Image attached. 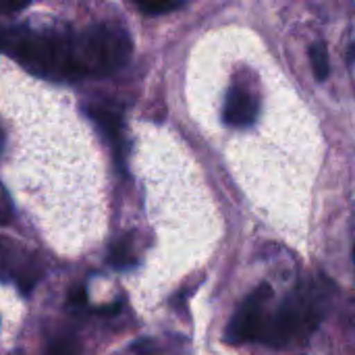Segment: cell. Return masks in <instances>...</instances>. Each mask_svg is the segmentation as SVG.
Returning <instances> with one entry per match:
<instances>
[{"instance_id":"obj_1","label":"cell","mask_w":355,"mask_h":355,"mask_svg":"<svg viewBox=\"0 0 355 355\" xmlns=\"http://www.w3.org/2000/svg\"><path fill=\"white\" fill-rule=\"evenodd\" d=\"M0 52L12 56L31 75L50 81L85 79L81 60V35L69 29H0Z\"/></svg>"},{"instance_id":"obj_2","label":"cell","mask_w":355,"mask_h":355,"mask_svg":"<svg viewBox=\"0 0 355 355\" xmlns=\"http://www.w3.org/2000/svg\"><path fill=\"white\" fill-rule=\"evenodd\" d=\"M85 79L108 77L123 69L133 52L131 37L125 27L116 23H96L81 29Z\"/></svg>"},{"instance_id":"obj_3","label":"cell","mask_w":355,"mask_h":355,"mask_svg":"<svg viewBox=\"0 0 355 355\" xmlns=\"http://www.w3.org/2000/svg\"><path fill=\"white\" fill-rule=\"evenodd\" d=\"M318 318L320 310L316 300L306 289H300L283 302L272 318H266L260 341L272 347H285L295 335L314 329Z\"/></svg>"},{"instance_id":"obj_4","label":"cell","mask_w":355,"mask_h":355,"mask_svg":"<svg viewBox=\"0 0 355 355\" xmlns=\"http://www.w3.org/2000/svg\"><path fill=\"white\" fill-rule=\"evenodd\" d=\"M268 300H272V287L270 285H260L235 312L229 329H227V341L229 343H248L262 337L264 331V306L268 304Z\"/></svg>"},{"instance_id":"obj_5","label":"cell","mask_w":355,"mask_h":355,"mask_svg":"<svg viewBox=\"0 0 355 355\" xmlns=\"http://www.w3.org/2000/svg\"><path fill=\"white\" fill-rule=\"evenodd\" d=\"M258 104L254 96L241 87H231L225 100L223 119L231 127H250L256 121Z\"/></svg>"},{"instance_id":"obj_6","label":"cell","mask_w":355,"mask_h":355,"mask_svg":"<svg viewBox=\"0 0 355 355\" xmlns=\"http://www.w3.org/2000/svg\"><path fill=\"white\" fill-rule=\"evenodd\" d=\"M85 110H87V116H92L96 121V125L104 131V135L108 137L112 148L121 150V139H123L121 110H116L114 106H106V104H92Z\"/></svg>"},{"instance_id":"obj_7","label":"cell","mask_w":355,"mask_h":355,"mask_svg":"<svg viewBox=\"0 0 355 355\" xmlns=\"http://www.w3.org/2000/svg\"><path fill=\"white\" fill-rule=\"evenodd\" d=\"M108 264H110L112 268H129V266L135 264L131 237H123V239H119V241L110 248Z\"/></svg>"},{"instance_id":"obj_8","label":"cell","mask_w":355,"mask_h":355,"mask_svg":"<svg viewBox=\"0 0 355 355\" xmlns=\"http://www.w3.org/2000/svg\"><path fill=\"white\" fill-rule=\"evenodd\" d=\"M310 62H312L314 77L318 81H324L329 77V73H331V60H329L327 46L322 42L312 44V48H310Z\"/></svg>"},{"instance_id":"obj_9","label":"cell","mask_w":355,"mask_h":355,"mask_svg":"<svg viewBox=\"0 0 355 355\" xmlns=\"http://www.w3.org/2000/svg\"><path fill=\"white\" fill-rule=\"evenodd\" d=\"M183 2L179 0H148V2H137V8L146 15H164L171 10L181 8Z\"/></svg>"},{"instance_id":"obj_10","label":"cell","mask_w":355,"mask_h":355,"mask_svg":"<svg viewBox=\"0 0 355 355\" xmlns=\"http://www.w3.org/2000/svg\"><path fill=\"white\" fill-rule=\"evenodd\" d=\"M46 355H79V345L73 337H60L50 343Z\"/></svg>"},{"instance_id":"obj_11","label":"cell","mask_w":355,"mask_h":355,"mask_svg":"<svg viewBox=\"0 0 355 355\" xmlns=\"http://www.w3.org/2000/svg\"><path fill=\"white\" fill-rule=\"evenodd\" d=\"M25 6H27V2H0V15L15 12V10H21Z\"/></svg>"},{"instance_id":"obj_12","label":"cell","mask_w":355,"mask_h":355,"mask_svg":"<svg viewBox=\"0 0 355 355\" xmlns=\"http://www.w3.org/2000/svg\"><path fill=\"white\" fill-rule=\"evenodd\" d=\"M8 214H10V206H8V200L4 198V193L0 191V225H4L8 220Z\"/></svg>"},{"instance_id":"obj_13","label":"cell","mask_w":355,"mask_h":355,"mask_svg":"<svg viewBox=\"0 0 355 355\" xmlns=\"http://www.w3.org/2000/svg\"><path fill=\"white\" fill-rule=\"evenodd\" d=\"M71 302H73V304H85V291H83V289H75V291L71 293Z\"/></svg>"},{"instance_id":"obj_14","label":"cell","mask_w":355,"mask_h":355,"mask_svg":"<svg viewBox=\"0 0 355 355\" xmlns=\"http://www.w3.org/2000/svg\"><path fill=\"white\" fill-rule=\"evenodd\" d=\"M0 150H2V133H0Z\"/></svg>"},{"instance_id":"obj_15","label":"cell","mask_w":355,"mask_h":355,"mask_svg":"<svg viewBox=\"0 0 355 355\" xmlns=\"http://www.w3.org/2000/svg\"><path fill=\"white\" fill-rule=\"evenodd\" d=\"M354 258H355V254H354Z\"/></svg>"}]
</instances>
